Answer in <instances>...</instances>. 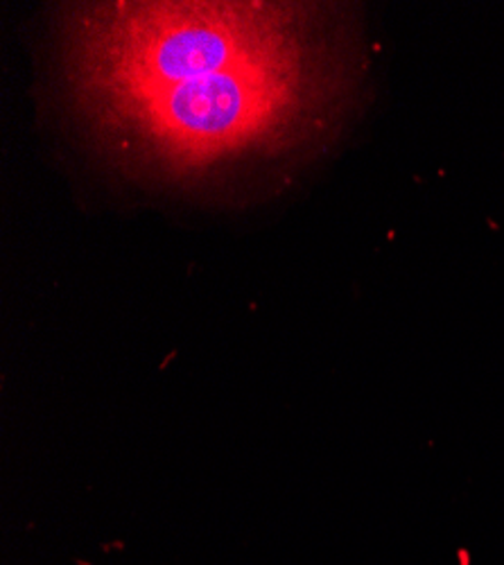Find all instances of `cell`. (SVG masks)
<instances>
[{
  "label": "cell",
  "instance_id": "1",
  "mask_svg": "<svg viewBox=\"0 0 504 565\" xmlns=\"http://www.w3.org/2000/svg\"><path fill=\"white\" fill-rule=\"evenodd\" d=\"M337 6L84 3L60 10L57 77L114 168L174 193L277 188L353 103Z\"/></svg>",
  "mask_w": 504,
  "mask_h": 565
}]
</instances>
